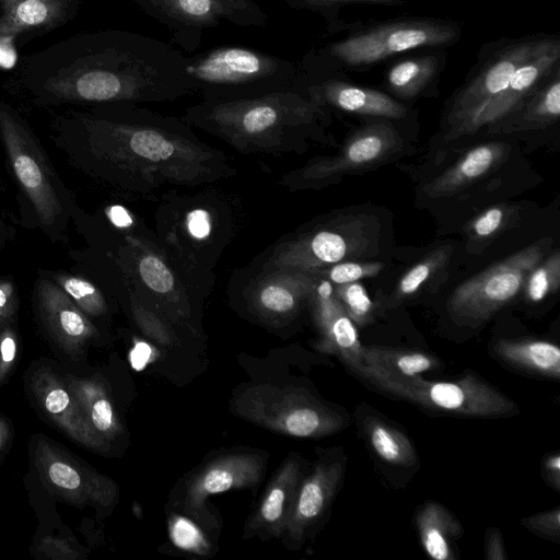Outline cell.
<instances>
[{"label":"cell","instance_id":"cell-1","mask_svg":"<svg viewBox=\"0 0 560 560\" xmlns=\"http://www.w3.org/2000/svg\"><path fill=\"white\" fill-rule=\"evenodd\" d=\"M51 140L91 178L139 196L166 186L194 188L236 174L226 155L180 117L137 104L69 109L50 120Z\"/></svg>","mask_w":560,"mask_h":560},{"label":"cell","instance_id":"cell-2","mask_svg":"<svg viewBox=\"0 0 560 560\" xmlns=\"http://www.w3.org/2000/svg\"><path fill=\"white\" fill-rule=\"evenodd\" d=\"M13 86L46 107L163 103L194 93L187 56L124 30L74 34L23 57Z\"/></svg>","mask_w":560,"mask_h":560},{"label":"cell","instance_id":"cell-3","mask_svg":"<svg viewBox=\"0 0 560 560\" xmlns=\"http://www.w3.org/2000/svg\"><path fill=\"white\" fill-rule=\"evenodd\" d=\"M180 118L240 153L276 156L302 153L323 140L328 109L301 88L244 100H201Z\"/></svg>","mask_w":560,"mask_h":560},{"label":"cell","instance_id":"cell-4","mask_svg":"<svg viewBox=\"0 0 560 560\" xmlns=\"http://www.w3.org/2000/svg\"><path fill=\"white\" fill-rule=\"evenodd\" d=\"M460 26L441 19H399L377 22L326 42L303 56L300 68L310 74L343 75L361 71L402 52L455 44Z\"/></svg>","mask_w":560,"mask_h":560},{"label":"cell","instance_id":"cell-5","mask_svg":"<svg viewBox=\"0 0 560 560\" xmlns=\"http://www.w3.org/2000/svg\"><path fill=\"white\" fill-rule=\"evenodd\" d=\"M0 142L20 192L33 211L35 225L51 242H65L74 214L71 192L30 124L3 100H0Z\"/></svg>","mask_w":560,"mask_h":560},{"label":"cell","instance_id":"cell-6","mask_svg":"<svg viewBox=\"0 0 560 560\" xmlns=\"http://www.w3.org/2000/svg\"><path fill=\"white\" fill-rule=\"evenodd\" d=\"M228 197L170 192L158 208L156 229L167 252L196 272L207 275L235 235L240 214Z\"/></svg>","mask_w":560,"mask_h":560},{"label":"cell","instance_id":"cell-7","mask_svg":"<svg viewBox=\"0 0 560 560\" xmlns=\"http://www.w3.org/2000/svg\"><path fill=\"white\" fill-rule=\"evenodd\" d=\"M194 93L205 101L259 97L301 89L296 61L250 47L225 45L187 56Z\"/></svg>","mask_w":560,"mask_h":560},{"label":"cell","instance_id":"cell-8","mask_svg":"<svg viewBox=\"0 0 560 560\" xmlns=\"http://www.w3.org/2000/svg\"><path fill=\"white\" fill-rule=\"evenodd\" d=\"M559 40L557 35L534 34L501 38L485 46L466 82L448 105L446 138H458L462 130L508 85L522 63Z\"/></svg>","mask_w":560,"mask_h":560},{"label":"cell","instance_id":"cell-9","mask_svg":"<svg viewBox=\"0 0 560 560\" xmlns=\"http://www.w3.org/2000/svg\"><path fill=\"white\" fill-rule=\"evenodd\" d=\"M371 241V224L368 220L353 217L331 221L288 235L261 254L249 269L314 273L334 264L362 256Z\"/></svg>","mask_w":560,"mask_h":560},{"label":"cell","instance_id":"cell-10","mask_svg":"<svg viewBox=\"0 0 560 560\" xmlns=\"http://www.w3.org/2000/svg\"><path fill=\"white\" fill-rule=\"evenodd\" d=\"M393 397L439 412L474 418H501L518 412L516 404L483 380L468 374L456 381H427L420 376L364 377Z\"/></svg>","mask_w":560,"mask_h":560},{"label":"cell","instance_id":"cell-11","mask_svg":"<svg viewBox=\"0 0 560 560\" xmlns=\"http://www.w3.org/2000/svg\"><path fill=\"white\" fill-rule=\"evenodd\" d=\"M236 411L257 424L296 438H323L340 431L345 418L300 388L256 385L235 402Z\"/></svg>","mask_w":560,"mask_h":560},{"label":"cell","instance_id":"cell-12","mask_svg":"<svg viewBox=\"0 0 560 560\" xmlns=\"http://www.w3.org/2000/svg\"><path fill=\"white\" fill-rule=\"evenodd\" d=\"M147 15L165 25L184 51L199 49L205 30L222 21L242 27H265L267 13L254 0H132Z\"/></svg>","mask_w":560,"mask_h":560},{"label":"cell","instance_id":"cell-13","mask_svg":"<svg viewBox=\"0 0 560 560\" xmlns=\"http://www.w3.org/2000/svg\"><path fill=\"white\" fill-rule=\"evenodd\" d=\"M544 255L541 242L532 244L459 284L448 303L453 319L471 326L488 320L522 292L528 272Z\"/></svg>","mask_w":560,"mask_h":560},{"label":"cell","instance_id":"cell-14","mask_svg":"<svg viewBox=\"0 0 560 560\" xmlns=\"http://www.w3.org/2000/svg\"><path fill=\"white\" fill-rule=\"evenodd\" d=\"M399 144V135L390 122H372L353 132L338 154L310 160L285 173L279 184L289 190L316 188L340 175L385 161L398 150Z\"/></svg>","mask_w":560,"mask_h":560},{"label":"cell","instance_id":"cell-15","mask_svg":"<svg viewBox=\"0 0 560 560\" xmlns=\"http://www.w3.org/2000/svg\"><path fill=\"white\" fill-rule=\"evenodd\" d=\"M315 276L294 270L255 271L241 277L240 295L259 318L281 323L295 317L308 303Z\"/></svg>","mask_w":560,"mask_h":560},{"label":"cell","instance_id":"cell-16","mask_svg":"<svg viewBox=\"0 0 560 560\" xmlns=\"http://www.w3.org/2000/svg\"><path fill=\"white\" fill-rule=\"evenodd\" d=\"M301 88L326 109L381 119H401L408 114L407 107L388 93L353 84L342 75L310 74L301 69Z\"/></svg>","mask_w":560,"mask_h":560},{"label":"cell","instance_id":"cell-17","mask_svg":"<svg viewBox=\"0 0 560 560\" xmlns=\"http://www.w3.org/2000/svg\"><path fill=\"white\" fill-rule=\"evenodd\" d=\"M314 276L307 304L320 334L316 348L322 352L338 355L354 371L362 363L363 352L357 326L337 300L334 285L328 280Z\"/></svg>","mask_w":560,"mask_h":560},{"label":"cell","instance_id":"cell-18","mask_svg":"<svg viewBox=\"0 0 560 560\" xmlns=\"http://www.w3.org/2000/svg\"><path fill=\"white\" fill-rule=\"evenodd\" d=\"M264 467V459L249 453L230 454L212 460L188 483L184 510L198 516L209 495L254 487L259 482Z\"/></svg>","mask_w":560,"mask_h":560},{"label":"cell","instance_id":"cell-19","mask_svg":"<svg viewBox=\"0 0 560 560\" xmlns=\"http://www.w3.org/2000/svg\"><path fill=\"white\" fill-rule=\"evenodd\" d=\"M558 68H560V40L522 63L512 74L508 85L462 130L460 136L474 135L482 127L508 116Z\"/></svg>","mask_w":560,"mask_h":560},{"label":"cell","instance_id":"cell-20","mask_svg":"<svg viewBox=\"0 0 560 560\" xmlns=\"http://www.w3.org/2000/svg\"><path fill=\"white\" fill-rule=\"evenodd\" d=\"M341 460H320L303 478L284 534L293 542L303 541L307 530L325 514L342 480Z\"/></svg>","mask_w":560,"mask_h":560},{"label":"cell","instance_id":"cell-21","mask_svg":"<svg viewBox=\"0 0 560 560\" xmlns=\"http://www.w3.org/2000/svg\"><path fill=\"white\" fill-rule=\"evenodd\" d=\"M81 0H0V43L54 31L79 11Z\"/></svg>","mask_w":560,"mask_h":560},{"label":"cell","instance_id":"cell-22","mask_svg":"<svg viewBox=\"0 0 560 560\" xmlns=\"http://www.w3.org/2000/svg\"><path fill=\"white\" fill-rule=\"evenodd\" d=\"M302 479L301 462L296 457H289L271 479L246 525L245 534H265L267 537L284 534Z\"/></svg>","mask_w":560,"mask_h":560},{"label":"cell","instance_id":"cell-23","mask_svg":"<svg viewBox=\"0 0 560 560\" xmlns=\"http://www.w3.org/2000/svg\"><path fill=\"white\" fill-rule=\"evenodd\" d=\"M34 302L43 322L58 336L84 340L95 332L85 314L46 272L34 284Z\"/></svg>","mask_w":560,"mask_h":560},{"label":"cell","instance_id":"cell-24","mask_svg":"<svg viewBox=\"0 0 560 560\" xmlns=\"http://www.w3.org/2000/svg\"><path fill=\"white\" fill-rule=\"evenodd\" d=\"M508 153L502 142H488L470 149L455 164L423 187L433 198L451 196L497 168Z\"/></svg>","mask_w":560,"mask_h":560},{"label":"cell","instance_id":"cell-25","mask_svg":"<svg viewBox=\"0 0 560 560\" xmlns=\"http://www.w3.org/2000/svg\"><path fill=\"white\" fill-rule=\"evenodd\" d=\"M560 117V68L532 93L516 109L501 120L489 125L491 133H510L540 129Z\"/></svg>","mask_w":560,"mask_h":560},{"label":"cell","instance_id":"cell-26","mask_svg":"<svg viewBox=\"0 0 560 560\" xmlns=\"http://www.w3.org/2000/svg\"><path fill=\"white\" fill-rule=\"evenodd\" d=\"M445 65L443 51L415 55L390 62L384 75L386 89L395 97L410 101L438 83Z\"/></svg>","mask_w":560,"mask_h":560},{"label":"cell","instance_id":"cell-27","mask_svg":"<svg viewBox=\"0 0 560 560\" xmlns=\"http://www.w3.org/2000/svg\"><path fill=\"white\" fill-rule=\"evenodd\" d=\"M438 358L422 351L381 346H363L362 363L354 372L361 377L380 375L410 378L439 369Z\"/></svg>","mask_w":560,"mask_h":560},{"label":"cell","instance_id":"cell-28","mask_svg":"<svg viewBox=\"0 0 560 560\" xmlns=\"http://www.w3.org/2000/svg\"><path fill=\"white\" fill-rule=\"evenodd\" d=\"M416 524L425 553L434 560L454 559L452 544L462 536L456 517L442 504L428 501L418 511Z\"/></svg>","mask_w":560,"mask_h":560},{"label":"cell","instance_id":"cell-29","mask_svg":"<svg viewBox=\"0 0 560 560\" xmlns=\"http://www.w3.org/2000/svg\"><path fill=\"white\" fill-rule=\"evenodd\" d=\"M493 351L502 361L518 369L556 380L560 376V349L552 342L501 339Z\"/></svg>","mask_w":560,"mask_h":560},{"label":"cell","instance_id":"cell-30","mask_svg":"<svg viewBox=\"0 0 560 560\" xmlns=\"http://www.w3.org/2000/svg\"><path fill=\"white\" fill-rule=\"evenodd\" d=\"M363 428L370 446L383 462L400 467L415 463V447L401 431L378 417L366 418Z\"/></svg>","mask_w":560,"mask_h":560},{"label":"cell","instance_id":"cell-31","mask_svg":"<svg viewBox=\"0 0 560 560\" xmlns=\"http://www.w3.org/2000/svg\"><path fill=\"white\" fill-rule=\"evenodd\" d=\"M48 276L84 314L101 316L107 312L108 306L104 294L91 281L62 271L49 272Z\"/></svg>","mask_w":560,"mask_h":560},{"label":"cell","instance_id":"cell-32","mask_svg":"<svg viewBox=\"0 0 560 560\" xmlns=\"http://www.w3.org/2000/svg\"><path fill=\"white\" fill-rule=\"evenodd\" d=\"M451 253L450 246H442L413 265L398 281L394 301H400L417 293L447 264Z\"/></svg>","mask_w":560,"mask_h":560},{"label":"cell","instance_id":"cell-33","mask_svg":"<svg viewBox=\"0 0 560 560\" xmlns=\"http://www.w3.org/2000/svg\"><path fill=\"white\" fill-rule=\"evenodd\" d=\"M560 285V253L553 252L541 259L527 275L522 291L530 303L544 301Z\"/></svg>","mask_w":560,"mask_h":560},{"label":"cell","instance_id":"cell-34","mask_svg":"<svg viewBox=\"0 0 560 560\" xmlns=\"http://www.w3.org/2000/svg\"><path fill=\"white\" fill-rule=\"evenodd\" d=\"M332 285L337 300L357 327L374 320V303L359 281Z\"/></svg>","mask_w":560,"mask_h":560},{"label":"cell","instance_id":"cell-35","mask_svg":"<svg viewBox=\"0 0 560 560\" xmlns=\"http://www.w3.org/2000/svg\"><path fill=\"white\" fill-rule=\"evenodd\" d=\"M290 7L298 10H307L320 14L327 22V31L335 34L347 28L340 18L342 7L353 3L398 5L404 0H283Z\"/></svg>","mask_w":560,"mask_h":560},{"label":"cell","instance_id":"cell-36","mask_svg":"<svg viewBox=\"0 0 560 560\" xmlns=\"http://www.w3.org/2000/svg\"><path fill=\"white\" fill-rule=\"evenodd\" d=\"M513 215L514 209L509 206H492L478 214L468 224V235L477 242L489 241L508 226Z\"/></svg>","mask_w":560,"mask_h":560},{"label":"cell","instance_id":"cell-37","mask_svg":"<svg viewBox=\"0 0 560 560\" xmlns=\"http://www.w3.org/2000/svg\"><path fill=\"white\" fill-rule=\"evenodd\" d=\"M383 268L384 265L378 261L355 262L345 260L320 269L313 275L328 280L331 284H342L375 277Z\"/></svg>","mask_w":560,"mask_h":560},{"label":"cell","instance_id":"cell-38","mask_svg":"<svg viewBox=\"0 0 560 560\" xmlns=\"http://www.w3.org/2000/svg\"><path fill=\"white\" fill-rule=\"evenodd\" d=\"M168 530L171 540L178 548L198 555H206L209 551L208 540L190 520L174 515L170 518Z\"/></svg>","mask_w":560,"mask_h":560},{"label":"cell","instance_id":"cell-39","mask_svg":"<svg viewBox=\"0 0 560 560\" xmlns=\"http://www.w3.org/2000/svg\"><path fill=\"white\" fill-rule=\"evenodd\" d=\"M92 393L89 400L93 427L107 438L115 435L118 432V425L110 401L101 388L93 387Z\"/></svg>","mask_w":560,"mask_h":560},{"label":"cell","instance_id":"cell-40","mask_svg":"<svg viewBox=\"0 0 560 560\" xmlns=\"http://www.w3.org/2000/svg\"><path fill=\"white\" fill-rule=\"evenodd\" d=\"M522 524L530 532L549 538L560 536V509L548 510L522 520Z\"/></svg>","mask_w":560,"mask_h":560},{"label":"cell","instance_id":"cell-41","mask_svg":"<svg viewBox=\"0 0 560 560\" xmlns=\"http://www.w3.org/2000/svg\"><path fill=\"white\" fill-rule=\"evenodd\" d=\"M49 479L54 485L66 490H75L81 486L80 474L70 465L55 462L48 468Z\"/></svg>","mask_w":560,"mask_h":560},{"label":"cell","instance_id":"cell-42","mask_svg":"<svg viewBox=\"0 0 560 560\" xmlns=\"http://www.w3.org/2000/svg\"><path fill=\"white\" fill-rule=\"evenodd\" d=\"M15 285L7 280H0V319L8 317L18 302Z\"/></svg>","mask_w":560,"mask_h":560},{"label":"cell","instance_id":"cell-43","mask_svg":"<svg viewBox=\"0 0 560 560\" xmlns=\"http://www.w3.org/2000/svg\"><path fill=\"white\" fill-rule=\"evenodd\" d=\"M486 558L488 560H505L508 558L502 535L495 528L488 530L486 538Z\"/></svg>","mask_w":560,"mask_h":560},{"label":"cell","instance_id":"cell-44","mask_svg":"<svg viewBox=\"0 0 560 560\" xmlns=\"http://www.w3.org/2000/svg\"><path fill=\"white\" fill-rule=\"evenodd\" d=\"M544 474L548 481L551 482L557 490L560 486V455L553 453L548 455L544 460Z\"/></svg>","mask_w":560,"mask_h":560},{"label":"cell","instance_id":"cell-45","mask_svg":"<svg viewBox=\"0 0 560 560\" xmlns=\"http://www.w3.org/2000/svg\"><path fill=\"white\" fill-rule=\"evenodd\" d=\"M108 218L119 229H127L133 224L129 212L121 206H112L108 209Z\"/></svg>","mask_w":560,"mask_h":560},{"label":"cell","instance_id":"cell-46","mask_svg":"<svg viewBox=\"0 0 560 560\" xmlns=\"http://www.w3.org/2000/svg\"><path fill=\"white\" fill-rule=\"evenodd\" d=\"M1 355L4 362H11L15 357V342L11 337H5L1 342Z\"/></svg>","mask_w":560,"mask_h":560},{"label":"cell","instance_id":"cell-47","mask_svg":"<svg viewBox=\"0 0 560 560\" xmlns=\"http://www.w3.org/2000/svg\"><path fill=\"white\" fill-rule=\"evenodd\" d=\"M15 230L0 218V250L14 237Z\"/></svg>","mask_w":560,"mask_h":560}]
</instances>
